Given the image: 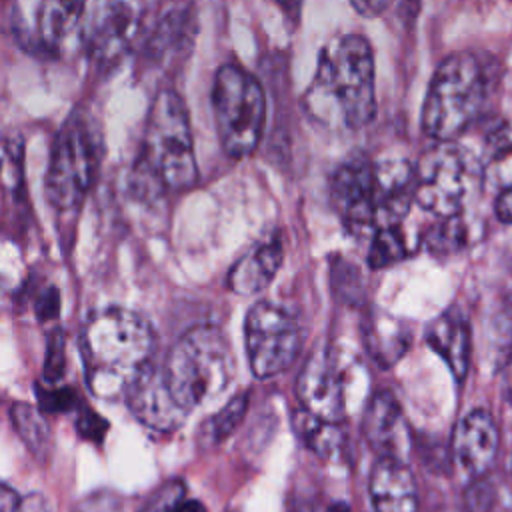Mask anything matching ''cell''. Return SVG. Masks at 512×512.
Here are the masks:
<instances>
[{
	"label": "cell",
	"mask_w": 512,
	"mask_h": 512,
	"mask_svg": "<svg viewBox=\"0 0 512 512\" xmlns=\"http://www.w3.org/2000/svg\"><path fill=\"white\" fill-rule=\"evenodd\" d=\"M302 104L308 116L326 128L358 130L372 122L374 56L364 36L340 34L320 48Z\"/></svg>",
	"instance_id": "6da1fadb"
},
{
	"label": "cell",
	"mask_w": 512,
	"mask_h": 512,
	"mask_svg": "<svg viewBox=\"0 0 512 512\" xmlns=\"http://www.w3.org/2000/svg\"><path fill=\"white\" fill-rule=\"evenodd\" d=\"M156 336L150 324L126 308L94 312L80 336L86 384L98 398L124 396L128 386L152 364Z\"/></svg>",
	"instance_id": "7a4b0ae2"
},
{
	"label": "cell",
	"mask_w": 512,
	"mask_h": 512,
	"mask_svg": "<svg viewBox=\"0 0 512 512\" xmlns=\"http://www.w3.org/2000/svg\"><path fill=\"white\" fill-rule=\"evenodd\" d=\"M196 180L198 166L186 104L174 90H160L146 114L130 188L140 198H154L188 190Z\"/></svg>",
	"instance_id": "3957f363"
},
{
	"label": "cell",
	"mask_w": 512,
	"mask_h": 512,
	"mask_svg": "<svg viewBox=\"0 0 512 512\" xmlns=\"http://www.w3.org/2000/svg\"><path fill=\"white\" fill-rule=\"evenodd\" d=\"M490 92L488 66L472 52L440 62L422 106V130L438 142L460 136L484 110Z\"/></svg>",
	"instance_id": "277c9868"
},
{
	"label": "cell",
	"mask_w": 512,
	"mask_h": 512,
	"mask_svg": "<svg viewBox=\"0 0 512 512\" xmlns=\"http://www.w3.org/2000/svg\"><path fill=\"white\" fill-rule=\"evenodd\" d=\"M162 368L174 396L190 412L220 396L232 380L234 360L218 328L196 326L170 348Z\"/></svg>",
	"instance_id": "5b68a950"
},
{
	"label": "cell",
	"mask_w": 512,
	"mask_h": 512,
	"mask_svg": "<svg viewBox=\"0 0 512 512\" xmlns=\"http://www.w3.org/2000/svg\"><path fill=\"white\" fill-rule=\"evenodd\" d=\"M212 110L224 152L230 158L250 156L264 134L266 94L244 68L224 64L212 82Z\"/></svg>",
	"instance_id": "8992f818"
},
{
	"label": "cell",
	"mask_w": 512,
	"mask_h": 512,
	"mask_svg": "<svg viewBox=\"0 0 512 512\" xmlns=\"http://www.w3.org/2000/svg\"><path fill=\"white\" fill-rule=\"evenodd\" d=\"M414 174V202L438 218L460 214L474 184L484 178L482 164L452 140L428 148Z\"/></svg>",
	"instance_id": "52a82bcc"
},
{
	"label": "cell",
	"mask_w": 512,
	"mask_h": 512,
	"mask_svg": "<svg viewBox=\"0 0 512 512\" xmlns=\"http://www.w3.org/2000/svg\"><path fill=\"white\" fill-rule=\"evenodd\" d=\"M98 170L96 138L80 114L70 116L54 138L46 170V198L58 210L80 206Z\"/></svg>",
	"instance_id": "ba28073f"
},
{
	"label": "cell",
	"mask_w": 512,
	"mask_h": 512,
	"mask_svg": "<svg viewBox=\"0 0 512 512\" xmlns=\"http://www.w3.org/2000/svg\"><path fill=\"white\" fill-rule=\"evenodd\" d=\"M246 354L250 370L256 378H274L296 360L300 352L302 332L296 318L272 304L256 302L244 322Z\"/></svg>",
	"instance_id": "9c48e42d"
},
{
	"label": "cell",
	"mask_w": 512,
	"mask_h": 512,
	"mask_svg": "<svg viewBox=\"0 0 512 512\" xmlns=\"http://www.w3.org/2000/svg\"><path fill=\"white\" fill-rule=\"evenodd\" d=\"M296 396L308 412L340 422L346 412V376L336 352L318 346L302 366L296 380Z\"/></svg>",
	"instance_id": "30bf717a"
},
{
	"label": "cell",
	"mask_w": 512,
	"mask_h": 512,
	"mask_svg": "<svg viewBox=\"0 0 512 512\" xmlns=\"http://www.w3.org/2000/svg\"><path fill=\"white\" fill-rule=\"evenodd\" d=\"M140 30V14L128 0H102L88 28L92 64L110 70L132 48Z\"/></svg>",
	"instance_id": "8fae6325"
},
{
	"label": "cell",
	"mask_w": 512,
	"mask_h": 512,
	"mask_svg": "<svg viewBox=\"0 0 512 512\" xmlns=\"http://www.w3.org/2000/svg\"><path fill=\"white\" fill-rule=\"evenodd\" d=\"M330 198L348 228H376L374 164L360 152L342 160L330 180Z\"/></svg>",
	"instance_id": "7c38bea8"
},
{
	"label": "cell",
	"mask_w": 512,
	"mask_h": 512,
	"mask_svg": "<svg viewBox=\"0 0 512 512\" xmlns=\"http://www.w3.org/2000/svg\"><path fill=\"white\" fill-rule=\"evenodd\" d=\"M124 398L132 416L160 434L178 430L188 416V410L174 396L162 366L148 364L128 386Z\"/></svg>",
	"instance_id": "4fadbf2b"
},
{
	"label": "cell",
	"mask_w": 512,
	"mask_h": 512,
	"mask_svg": "<svg viewBox=\"0 0 512 512\" xmlns=\"http://www.w3.org/2000/svg\"><path fill=\"white\" fill-rule=\"evenodd\" d=\"M500 432L488 410L476 408L468 412L454 430L452 458L468 478L484 476L496 460Z\"/></svg>",
	"instance_id": "5bb4252c"
},
{
	"label": "cell",
	"mask_w": 512,
	"mask_h": 512,
	"mask_svg": "<svg viewBox=\"0 0 512 512\" xmlns=\"http://www.w3.org/2000/svg\"><path fill=\"white\" fill-rule=\"evenodd\" d=\"M364 436L380 458L406 462L410 450V432L398 400L388 392H376L364 414Z\"/></svg>",
	"instance_id": "9a60e30c"
},
{
	"label": "cell",
	"mask_w": 512,
	"mask_h": 512,
	"mask_svg": "<svg viewBox=\"0 0 512 512\" xmlns=\"http://www.w3.org/2000/svg\"><path fill=\"white\" fill-rule=\"evenodd\" d=\"M414 166L404 158H386L374 164L376 228L400 226L414 202Z\"/></svg>",
	"instance_id": "2e32d148"
},
{
	"label": "cell",
	"mask_w": 512,
	"mask_h": 512,
	"mask_svg": "<svg viewBox=\"0 0 512 512\" xmlns=\"http://www.w3.org/2000/svg\"><path fill=\"white\" fill-rule=\"evenodd\" d=\"M282 258L284 248L278 234L258 240L230 268L226 276L228 288L238 296L260 294L278 274Z\"/></svg>",
	"instance_id": "e0dca14e"
},
{
	"label": "cell",
	"mask_w": 512,
	"mask_h": 512,
	"mask_svg": "<svg viewBox=\"0 0 512 512\" xmlns=\"http://www.w3.org/2000/svg\"><path fill=\"white\" fill-rule=\"evenodd\" d=\"M374 512H418V488L406 462L378 458L370 474Z\"/></svg>",
	"instance_id": "ac0fdd59"
},
{
	"label": "cell",
	"mask_w": 512,
	"mask_h": 512,
	"mask_svg": "<svg viewBox=\"0 0 512 512\" xmlns=\"http://www.w3.org/2000/svg\"><path fill=\"white\" fill-rule=\"evenodd\" d=\"M428 346L442 356L456 380H464L470 368L472 334L466 316L458 308L442 312L426 330Z\"/></svg>",
	"instance_id": "d6986e66"
},
{
	"label": "cell",
	"mask_w": 512,
	"mask_h": 512,
	"mask_svg": "<svg viewBox=\"0 0 512 512\" xmlns=\"http://www.w3.org/2000/svg\"><path fill=\"white\" fill-rule=\"evenodd\" d=\"M86 0H40L38 36L50 50H58L78 30Z\"/></svg>",
	"instance_id": "ffe728a7"
},
{
	"label": "cell",
	"mask_w": 512,
	"mask_h": 512,
	"mask_svg": "<svg viewBox=\"0 0 512 512\" xmlns=\"http://www.w3.org/2000/svg\"><path fill=\"white\" fill-rule=\"evenodd\" d=\"M294 432L302 440V444L312 450L318 458L336 460L344 448V434L338 428V422L324 420L306 408L296 410L294 418Z\"/></svg>",
	"instance_id": "44dd1931"
},
{
	"label": "cell",
	"mask_w": 512,
	"mask_h": 512,
	"mask_svg": "<svg viewBox=\"0 0 512 512\" xmlns=\"http://www.w3.org/2000/svg\"><path fill=\"white\" fill-rule=\"evenodd\" d=\"M192 46V18L186 10L174 8L166 12L154 28L146 48L152 60L160 62L178 52H188Z\"/></svg>",
	"instance_id": "7402d4cb"
},
{
	"label": "cell",
	"mask_w": 512,
	"mask_h": 512,
	"mask_svg": "<svg viewBox=\"0 0 512 512\" xmlns=\"http://www.w3.org/2000/svg\"><path fill=\"white\" fill-rule=\"evenodd\" d=\"M482 176L498 190L512 186V122H506L488 134Z\"/></svg>",
	"instance_id": "603a6c76"
},
{
	"label": "cell",
	"mask_w": 512,
	"mask_h": 512,
	"mask_svg": "<svg viewBox=\"0 0 512 512\" xmlns=\"http://www.w3.org/2000/svg\"><path fill=\"white\" fill-rule=\"evenodd\" d=\"M248 400L250 396L246 392L236 394L224 404V408L208 416L198 428V434H196L198 446L202 450H212L222 442H226L242 424L248 410Z\"/></svg>",
	"instance_id": "cb8c5ba5"
},
{
	"label": "cell",
	"mask_w": 512,
	"mask_h": 512,
	"mask_svg": "<svg viewBox=\"0 0 512 512\" xmlns=\"http://www.w3.org/2000/svg\"><path fill=\"white\" fill-rule=\"evenodd\" d=\"M10 418L16 434L20 436L22 444L28 448V452L44 462L50 456V428L44 420V412L38 406H32L28 402H14L10 408Z\"/></svg>",
	"instance_id": "d4e9b609"
},
{
	"label": "cell",
	"mask_w": 512,
	"mask_h": 512,
	"mask_svg": "<svg viewBox=\"0 0 512 512\" xmlns=\"http://www.w3.org/2000/svg\"><path fill=\"white\" fill-rule=\"evenodd\" d=\"M368 352L380 366L394 364L408 348L404 328L388 316H374L368 324Z\"/></svg>",
	"instance_id": "484cf974"
},
{
	"label": "cell",
	"mask_w": 512,
	"mask_h": 512,
	"mask_svg": "<svg viewBox=\"0 0 512 512\" xmlns=\"http://www.w3.org/2000/svg\"><path fill=\"white\" fill-rule=\"evenodd\" d=\"M466 240H468V226L462 214L438 218V222L430 226V230L424 236L426 248L440 256L460 250L466 244Z\"/></svg>",
	"instance_id": "4316f807"
},
{
	"label": "cell",
	"mask_w": 512,
	"mask_h": 512,
	"mask_svg": "<svg viewBox=\"0 0 512 512\" xmlns=\"http://www.w3.org/2000/svg\"><path fill=\"white\" fill-rule=\"evenodd\" d=\"M406 242L400 232V226H380L376 228L370 250H368V264L370 268H386L400 262L406 256Z\"/></svg>",
	"instance_id": "83f0119b"
},
{
	"label": "cell",
	"mask_w": 512,
	"mask_h": 512,
	"mask_svg": "<svg viewBox=\"0 0 512 512\" xmlns=\"http://www.w3.org/2000/svg\"><path fill=\"white\" fill-rule=\"evenodd\" d=\"M184 482L168 480L160 484L138 508V512H176V508L184 502Z\"/></svg>",
	"instance_id": "f1b7e54d"
},
{
	"label": "cell",
	"mask_w": 512,
	"mask_h": 512,
	"mask_svg": "<svg viewBox=\"0 0 512 512\" xmlns=\"http://www.w3.org/2000/svg\"><path fill=\"white\" fill-rule=\"evenodd\" d=\"M66 372V340L60 328H54L46 340V358H44V382L58 384Z\"/></svg>",
	"instance_id": "f546056e"
},
{
	"label": "cell",
	"mask_w": 512,
	"mask_h": 512,
	"mask_svg": "<svg viewBox=\"0 0 512 512\" xmlns=\"http://www.w3.org/2000/svg\"><path fill=\"white\" fill-rule=\"evenodd\" d=\"M36 400L42 412H66L78 404V396L72 388L50 382H36Z\"/></svg>",
	"instance_id": "4dcf8cb0"
},
{
	"label": "cell",
	"mask_w": 512,
	"mask_h": 512,
	"mask_svg": "<svg viewBox=\"0 0 512 512\" xmlns=\"http://www.w3.org/2000/svg\"><path fill=\"white\" fill-rule=\"evenodd\" d=\"M74 512H122V498L114 490L102 488L84 496Z\"/></svg>",
	"instance_id": "1f68e13d"
},
{
	"label": "cell",
	"mask_w": 512,
	"mask_h": 512,
	"mask_svg": "<svg viewBox=\"0 0 512 512\" xmlns=\"http://www.w3.org/2000/svg\"><path fill=\"white\" fill-rule=\"evenodd\" d=\"M76 430H78V434H80L82 438H86V440L102 442L104 436H106V432H108V422H106L100 414H96V412H92L90 408L84 406V408L80 410L78 418H76Z\"/></svg>",
	"instance_id": "d6a6232c"
},
{
	"label": "cell",
	"mask_w": 512,
	"mask_h": 512,
	"mask_svg": "<svg viewBox=\"0 0 512 512\" xmlns=\"http://www.w3.org/2000/svg\"><path fill=\"white\" fill-rule=\"evenodd\" d=\"M34 310H36V316L38 320H50V318H56L58 316V310H60V296H58V290L54 286L50 288H44L36 302H34Z\"/></svg>",
	"instance_id": "836d02e7"
},
{
	"label": "cell",
	"mask_w": 512,
	"mask_h": 512,
	"mask_svg": "<svg viewBox=\"0 0 512 512\" xmlns=\"http://www.w3.org/2000/svg\"><path fill=\"white\" fill-rule=\"evenodd\" d=\"M16 512H54V510H52L50 500L44 494L32 492V494L20 496Z\"/></svg>",
	"instance_id": "e575fe53"
},
{
	"label": "cell",
	"mask_w": 512,
	"mask_h": 512,
	"mask_svg": "<svg viewBox=\"0 0 512 512\" xmlns=\"http://www.w3.org/2000/svg\"><path fill=\"white\" fill-rule=\"evenodd\" d=\"M494 212H496L498 220L512 224V186L500 190V194L496 196V202H494Z\"/></svg>",
	"instance_id": "d590c367"
},
{
	"label": "cell",
	"mask_w": 512,
	"mask_h": 512,
	"mask_svg": "<svg viewBox=\"0 0 512 512\" xmlns=\"http://www.w3.org/2000/svg\"><path fill=\"white\" fill-rule=\"evenodd\" d=\"M350 2L362 16H378L392 4V0H350Z\"/></svg>",
	"instance_id": "8d00e7d4"
},
{
	"label": "cell",
	"mask_w": 512,
	"mask_h": 512,
	"mask_svg": "<svg viewBox=\"0 0 512 512\" xmlns=\"http://www.w3.org/2000/svg\"><path fill=\"white\" fill-rule=\"evenodd\" d=\"M18 502H20V496L8 484H4L2 486V496H0V510L2 512H16Z\"/></svg>",
	"instance_id": "74e56055"
},
{
	"label": "cell",
	"mask_w": 512,
	"mask_h": 512,
	"mask_svg": "<svg viewBox=\"0 0 512 512\" xmlns=\"http://www.w3.org/2000/svg\"><path fill=\"white\" fill-rule=\"evenodd\" d=\"M274 2L282 8V12L286 16H290L292 20H298L300 10H302V0H274Z\"/></svg>",
	"instance_id": "f35d334b"
},
{
	"label": "cell",
	"mask_w": 512,
	"mask_h": 512,
	"mask_svg": "<svg viewBox=\"0 0 512 512\" xmlns=\"http://www.w3.org/2000/svg\"><path fill=\"white\" fill-rule=\"evenodd\" d=\"M502 386H504V396L508 402H512V358L504 368V376H502Z\"/></svg>",
	"instance_id": "ab89813d"
},
{
	"label": "cell",
	"mask_w": 512,
	"mask_h": 512,
	"mask_svg": "<svg viewBox=\"0 0 512 512\" xmlns=\"http://www.w3.org/2000/svg\"><path fill=\"white\" fill-rule=\"evenodd\" d=\"M176 512H206V506L200 500H184Z\"/></svg>",
	"instance_id": "60d3db41"
}]
</instances>
